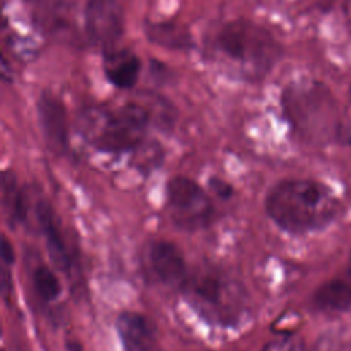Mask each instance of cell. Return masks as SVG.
I'll return each mask as SVG.
<instances>
[{
	"label": "cell",
	"instance_id": "6da1fadb",
	"mask_svg": "<svg viewBox=\"0 0 351 351\" xmlns=\"http://www.w3.org/2000/svg\"><path fill=\"white\" fill-rule=\"evenodd\" d=\"M337 199L325 184L291 178L277 182L266 195L265 210L282 230L304 234L324 229L337 214Z\"/></svg>",
	"mask_w": 351,
	"mask_h": 351
},
{
	"label": "cell",
	"instance_id": "7a4b0ae2",
	"mask_svg": "<svg viewBox=\"0 0 351 351\" xmlns=\"http://www.w3.org/2000/svg\"><path fill=\"white\" fill-rule=\"evenodd\" d=\"M151 125V112L129 101L115 108H86L80 118L84 138L96 149L108 154L132 152L144 144Z\"/></svg>",
	"mask_w": 351,
	"mask_h": 351
},
{
	"label": "cell",
	"instance_id": "3957f363",
	"mask_svg": "<svg viewBox=\"0 0 351 351\" xmlns=\"http://www.w3.org/2000/svg\"><path fill=\"white\" fill-rule=\"evenodd\" d=\"M181 289L193 308L217 325H234L247 310L243 287L218 269L206 267L189 273Z\"/></svg>",
	"mask_w": 351,
	"mask_h": 351
},
{
	"label": "cell",
	"instance_id": "277c9868",
	"mask_svg": "<svg viewBox=\"0 0 351 351\" xmlns=\"http://www.w3.org/2000/svg\"><path fill=\"white\" fill-rule=\"evenodd\" d=\"M215 45L233 62L252 67L256 74H266L281 58V45L263 26L247 21L226 22L217 33Z\"/></svg>",
	"mask_w": 351,
	"mask_h": 351
},
{
	"label": "cell",
	"instance_id": "5b68a950",
	"mask_svg": "<svg viewBox=\"0 0 351 351\" xmlns=\"http://www.w3.org/2000/svg\"><path fill=\"white\" fill-rule=\"evenodd\" d=\"M166 210L174 226L186 232L210 226L215 214L208 193L186 176H174L167 181Z\"/></svg>",
	"mask_w": 351,
	"mask_h": 351
},
{
	"label": "cell",
	"instance_id": "8992f818",
	"mask_svg": "<svg viewBox=\"0 0 351 351\" xmlns=\"http://www.w3.org/2000/svg\"><path fill=\"white\" fill-rule=\"evenodd\" d=\"M84 29L88 41L103 52L117 48L125 34V11L119 0H85Z\"/></svg>",
	"mask_w": 351,
	"mask_h": 351
},
{
	"label": "cell",
	"instance_id": "52a82bcc",
	"mask_svg": "<svg viewBox=\"0 0 351 351\" xmlns=\"http://www.w3.org/2000/svg\"><path fill=\"white\" fill-rule=\"evenodd\" d=\"M36 108L47 147L53 154L67 152L70 137L64 103L55 93L43 90L37 99Z\"/></svg>",
	"mask_w": 351,
	"mask_h": 351
},
{
	"label": "cell",
	"instance_id": "ba28073f",
	"mask_svg": "<svg viewBox=\"0 0 351 351\" xmlns=\"http://www.w3.org/2000/svg\"><path fill=\"white\" fill-rule=\"evenodd\" d=\"M147 259L155 278L165 285L180 287L185 284L189 270L181 248L170 240H155L149 244Z\"/></svg>",
	"mask_w": 351,
	"mask_h": 351
},
{
	"label": "cell",
	"instance_id": "9c48e42d",
	"mask_svg": "<svg viewBox=\"0 0 351 351\" xmlns=\"http://www.w3.org/2000/svg\"><path fill=\"white\" fill-rule=\"evenodd\" d=\"M101 55L103 73L108 84L121 90H130L137 85L143 63L136 52L128 48H114Z\"/></svg>",
	"mask_w": 351,
	"mask_h": 351
},
{
	"label": "cell",
	"instance_id": "30bf717a",
	"mask_svg": "<svg viewBox=\"0 0 351 351\" xmlns=\"http://www.w3.org/2000/svg\"><path fill=\"white\" fill-rule=\"evenodd\" d=\"M115 324L125 351H154L156 346L155 326L144 314L123 311Z\"/></svg>",
	"mask_w": 351,
	"mask_h": 351
},
{
	"label": "cell",
	"instance_id": "8fae6325",
	"mask_svg": "<svg viewBox=\"0 0 351 351\" xmlns=\"http://www.w3.org/2000/svg\"><path fill=\"white\" fill-rule=\"evenodd\" d=\"M36 215H37V221L43 232L51 261L59 270L70 274L73 267V259H71L69 247L66 244L63 232L53 214V210L49 207L48 203L41 200L36 206Z\"/></svg>",
	"mask_w": 351,
	"mask_h": 351
},
{
	"label": "cell",
	"instance_id": "7c38bea8",
	"mask_svg": "<svg viewBox=\"0 0 351 351\" xmlns=\"http://www.w3.org/2000/svg\"><path fill=\"white\" fill-rule=\"evenodd\" d=\"M313 302L326 311L351 310V265L336 277L322 282L315 289Z\"/></svg>",
	"mask_w": 351,
	"mask_h": 351
},
{
	"label": "cell",
	"instance_id": "4fadbf2b",
	"mask_svg": "<svg viewBox=\"0 0 351 351\" xmlns=\"http://www.w3.org/2000/svg\"><path fill=\"white\" fill-rule=\"evenodd\" d=\"M144 34L149 43L171 51H188L193 48L191 33L177 22L145 21Z\"/></svg>",
	"mask_w": 351,
	"mask_h": 351
},
{
	"label": "cell",
	"instance_id": "5bb4252c",
	"mask_svg": "<svg viewBox=\"0 0 351 351\" xmlns=\"http://www.w3.org/2000/svg\"><path fill=\"white\" fill-rule=\"evenodd\" d=\"M1 202L8 223L16 225L26 221L29 200L25 191L19 186L15 174L10 170L3 171L1 176Z\"/></svg>",
	"mask_w": 351,
	"mask_h": 351
},
{
	"label": "cell",
	"instance_id": "9a60e30c",
	"mask_svg": "<svg viewBox=\"0 0 351 351\" xmlns=\"http://www.w3.org/2000/svg\"><path fill=\"white\" fill-rule=\"evenodd\" d=\"M32 282L36 295L43 302H53L62 295V282L52 269L45 265H38L33 269Z\"/></svg>",
	"mask_w": 351,
	"mask_h": 351
},
{
	"label": "cell",
	"instance_id": "2e32d148",
	"mask_svg": "<svg viewBox=\"0 0 351 351\" xmlns=\"http://www.w3.org/2000/svg\"><path fill=\"white\" fill-rule=\"evenodd\" d=\"M262 351H307L304 343L298 339V337H292V336H284V337H278V339H273L271 341H269Z\"/></svg>",
	"mask_w": 351,
	"mask_h": 351
},
{
	"label": "cell",
	"instance_id": "e0dca14e",
	"mask_svg": "<svg viewBox=\"0 0 351 351\" xmlns=\"http://www.w3.org/2000/svg\"><path fill=\"white\" fill-rule=\"evenodd\" d=\"M62 1L63 0H29V3L32 5V11H33V19H36L37 16H40L45 11L47 14L43 16V19H40L37 22L43 26L44 21L55 18V11L53 10H58L60 7Z\"/></svg>",
	"mask_w": 351,
	"mask_h": 351
},
{
	"label": "cell",
	"instance_id": "ac0fdd59",
	"mask_svg": "<svg viewBox=\"0 0 351 351\" xmlns=\"http://www.w3.org/2000/svg\"><path fill=\"white\" fill-rule=\"evenodd\" d=\"M1 261H3V265H7V266H11L15 261L14 247L5 236H3L1 239Z\"/></svg>",
	"mask_w": 351,
	"mask_h": 351
},
{
	"label": "cell",
	"instance_id": "d6986e66",
	"mask_svg": "<svg viewBox=\"0 0 351 351\" xmlns=\"http://www.w3.org/2000/svg\"><path fill=\"white\" fill-rule=\"evenodd\" d=\"M210 184H211L213 191L217 195H219L221 197H229L232 195V186L226 181H223L221 178H211Z\"/></svg>",
	"mask_w": 351,
	"mask_h": 351
},
{
	"label": "cell",
	"instance_id": "ffe728a7",
	"mask_svg": "<svg viewBox=\"0 0 351 351\" xmlns=\"http://www.w3.org/2000/svg\"><path fill=\"white\" fill-rule=\"evenodd\" d=\"M69 351H82V347L77 341H67Z\"/></svg>",
	"mask_w": 351,
	"mask_h": 351
},
{
	"label": "cell",
	"instance_id": "44dd1931",
	"mask_svg": "<svg viewBox=\"0 0 351 351\" xmlns=\"http://www.w3.org/2000/svg\"><path fill=\"white\" fill-rule=\"evenodd\" d=\"M350 97H351V88H350Z\"/></svg>",
	"mask_w": 351,
	"mask_h": 351
}]
</instances>
